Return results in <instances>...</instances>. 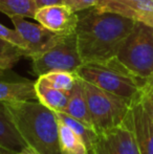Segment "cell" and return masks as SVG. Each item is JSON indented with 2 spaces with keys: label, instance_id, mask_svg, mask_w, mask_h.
I'll return each mask as SVG.
<instances>
[{
  "label": "cell",
  "instance_id": "obj_9",
  "mask_svg": "<svg viewBox=\"0 0 153 154\" xmlns=\"http://www.w3.org/2000/svg\"><path fill=\"white\" fill-rule=\"evenodd\" d=\"M128 121L141 154H153V119L141 101V93L132 101Z\"/></svg>",
  "mask_w": 153,
  "mask_h": 154
},
{
  "label": "cell",
  "instance_id": "obj_23",
  "mask_svg": "<svg viewBox=\"0 0 153 154\" xmlns=\"http://www.w3.org/2000/svg\"><path fill=\"white\" fill-rule=\"evenodd\" d=\"M98 1L99 0H76V1L72 4L70 8L76 13L82 12V11L94 8V6L96 5V3H98Z\"/></svg>",
  "mask_w": 153,
  "mask_h": 154
},
{
  "label": "cell",
  "instance_id": "obj_29",
  "mask_svg": "<svg viewBox=\"0 0 153 154\" xmlns=\"http://www.w3.org/2000/svg\"><path fill=\"white\" fill-rule=\"evenodd\" d=\"M90 154H94V153L93 152H90Z\"/></svg>",
  "mask_w": 153,
  "mask_h": 154
},
{
  "label": "cell",
  "instance_id": "obj_14",
  "mask_svg": "<svg viewBox=\"0 0 153 154\" xmlns=\"http://www.w3.org/2000/svg\"><path fill=\"white\" fill-rule=\"evenodd\" d=\"M0 146L14 152L26 147L8 114L4 102H0Z\"/></svg>",
  "mask_w": 153,
  "mask_h": 154
},
{
  "label": "cell",
  "instance_id": "obj_20",
  "mask_svg": "<svg viewBox=\"0 0 153 154\" xmlns=\"http://www.w3.org/2000/svg\"><path fill=\"white\" fill-rule=\"evenodd\" d=\"M40 78L44 80L47 84L57 88V89L70 92L76 84L78 75H76V72L58 70L45 73L43 75H40Z\"/></svg>",
  "mask_w": 153,
  "mask_h": 154
},
{
  "label": "cell",
  "instance_id": "obj_7",
  "mask_svg": "<svg viewBox=\"0 0 153 154\" xmlns=\"http://www.w3.org/2000/svg\"><path fill=\"white\" fill-rule=\"evenodd\" d=\"M10 18L15 29L19 32L25 43V57L31 59H34L50 49L67 34L53 32L40 23L29 22L23 16H12Z\"/></svg>",
  "mask_w": 153,
  "mask_h": 154
},
{
  "label": "cell",
  "instance_id": "obj_13",
  "mask_svg": "<svg viewBox=\"0 0 153 154\" xmlns=\"http://www.w3.org/2000/svg\"><path fill=\"white\" fill-rule=\"evenodd\" d=\"M62 112L72 116L74 119L89 126V127L93 128L91 116H90L89 109H88L83 80L80 79L79 77H78L74 88L70 91L67 105Z\"/></svg>",
  "mask_w": 153,
  "mask_h": 154
},
{
  "label": "cell",
  "instance_id": "obj_27",
  "mask_svg": "<svg viewBox=\"0 0 153 154\" xmlns=\"http://www.w3.org/2000/svg\"><path fill=\"white\" fill-rule=\"evenodd\" d=\"M16 152L14 151H11V150H8V149L3 148V147L0 146V154H15Z\"/></svg>",
  "mask_w": 153,
  "mask_h": 154
},
{
  "label": "cell",
  "instance_id": "obj_10",
  "mask_svg": "<svg viewBox=\"0 0 153 154\" xmlns=\"http://www.w3.org/2000/svg\"><path fill=\"white\" fill-rule=\"evenodd\" d=\"M99 12L115 13L153 26V0H99Z\"/></svg>",
  "mask_w": 153,
  "mask_h": 154
},
{
  "label": "cell",
  "instance_id": "obj_22",
  "mask_svg": "<svg viewBox=\"0 0 153 154\" xmlns=\"http://www.w3.org/2000/svg\"><path fill=\"white\" fill-rule=\"evenodd\" d=\"M141 101L153 119V92L141 88Z\"/></svg>",
  "mask_w": 153,
  "mask_h": 154
},
{
  "label": "cell",
  "instance_id": "obj_18",
  "mask_svg": "<svg viewBox=\"0 0 153 154\" xmlns=\"http://www.w3.org/2000/svg\"><path fill=\"white\" fill-rule=\"evenodd\" d=\"M38 8L35 0H0V12L12 16L34 18Z\"/></svg>",
  "mask_w": 153,
  "mask_h": 154
},
{
  "label": "cell",
  "instance_id": "obj_12",
  "mask_svg": "<svg viewBox=\"0 0 153 154\" xmlns=\"http://www.w3.org/2000/svg\"><path fill=\"white\" fill-rule=\"evenodd\" d=\"M37 100L35 82L26 79H11L0 75V102Z\"/></svg>",
  "mask_w": 153,
  "mask_h": 154
},
{
  "label": "cell",
  "instance_id": "obj_3",
  "mask_svg": "<svg viewBox=\"0 0 153 154\" xmlns=\"http://www.w3.org/2000/svg\"><path fill=\"white\" fill-rule=\"evenodd\" d=\"M80 79L118 97L134 100L141 93L145 80L130 73L115 59L108 63H85L76 71Z\"/></svg>",
  "mask_w": 153,
  "mask_h": 154
},
{
  "label": "cell",
  "instance_id": "obj_11",
  "mask_svg": "<svg viewBox=\"0 0 153 154\" xmlns=\"http://www.w3.org/2000/svg\"><path fill=\"white\" fill-rule=\"evenodd\" d=\"M38 23L56 32L76 31L78 13L67 4H55L38 8L34 17Z\"/></svg>",
  "mask_w": 153,
  "mask_h": 154
},
{
  "label": "cell",
  "instance_id": "obj_2",
  "mask_svg": "<svg viewBox=\"0 0 153 154\" xmlns=\"http://www.w3.org/2000/svg\"><path fill=\"white\" fill-rule=\"evenodd\" d=\"M4 104L26 146L38 154H62L59 120L54 110L38 100L4 102Z\"/></svg>",
  "mask_w": 153,
  "mask_h": 154
},
{
  "label": "cell",
  "instance_id": "obj_24",
  "mask_svg": "<svg viewBox=\"0 0 153 154\" xmlns=\"http://www.w3.org/2000/svg\"><path fill=\"white\" fill-rule=\"evenodd\" d=\"M35 3L38 8H44L48 5H55V4H64V0H35Z\"/></svg>",
  "mask_w": 153,
  "mask_h": 154
},
{
  "label": "cell",
  "instance_id": "obj_21",
  "mask_svg": "<svg viewBox=\"0 0 153 154\" xmlns=\"http://www.w3.org/2000/svg\"><path fill=\"white\" fill-rule=\"evenodd\" d=\"M0 39L8 42L12 43V44L18 46L19 48H21L24 51V57H25V43L23 41V39L21 38V36L19 35V32L16 29H8V27L4 26L3 24L0 23Z\"/></svg>",
  "mask_w": 153,
  "mask_h": 154
},
{
  "label": "cell",
  "instance_id": "obj_19",
  "mask_svg": "<svg viewBox=\"0 0 153 154\" xmlns=\"http://www.w3.org/2000/svg\"><path fill=\"white\" fill-rule=\"evenodd\" d=\"M21 57H24V51L12 43L0 39V75L13 68Z\"/></svg>",
  "mask_w": 153,
  "mask_h": 154
},
{
  "label": "cell",
  "instance_id": "obj_4",
  "mask_svg": "<svg viewBox=\"0 0 153 154\" xmlns=\"http://www.w3.org/2000/svg\"><path fill=\"white\" fill-rule=\"evenodd\" d=\"M116 60L130 73L145 80L153 71V26L135 21L116 56Z\"/></svg>",
  "mask_w": 153,
  "mask_h": 154
},
{
  "label": "cell",
  "instance_id": "obj_8",
  "mask_svg": "<svg viewBox=\"0 0 153 154\" xmlns=\"http://www.w3.org/2000/svg\"><path fill=\"white\" fill-rule=\"evenodd\" d=\"M91 152L94 154H141L128 118L126 116L124 122L118 126L99 133Z\"/></svg>",
  "mask_w": 153,
  "mask_h": 154
},
{
  "label": "cell",
  "instance_id": "obj_15",
  "mask_svg": "<svg viewBox=\"0 0 153 154\" xmlns=\"http://www.w3.org/2000/svg\"><path fill=\"white\" fill-rule=\"evenodd\" d=\"M35 89L38 101L55 112H62L67 105L70 92L53 87L40 77L35 82Z\"/></svg>",
  "mask_w": 153,
  "mask_h": 154
},
{
  "label": "cell",
  "instance_id": "obj_1",
  "mask_svg": "<svg viewBox=\"0 0 153 154\" xmlns=\"http://www.w3.org/2000/svg\"><path fill=\"white\" fill-rule=\"evenodd\" d=\"M135 21L94 8L78 12L76 35L82 61L105 64L115 59Z\"/></svg>",
  "mask_w": 153,
  "mask_h": 154
},
{
  "label": "cell",
  "instance_id": "obj_25",
  "mask_svg": "<svg viewBox=\"0 0 153 154\" xmlns=\"http://www.w3.org/2000/svg\"><path fill=\"white\" fill-rule=\"evenodd\" d=\"M142 88L153 92V71L151 72V75H150L149 77H147L145 79V82H144V85Z\"/></svg>",
  "mask_w": 153,
  "mask_h": 154
},
{
  "label": "cell",
  "instance_id": "obj_6",
  "mask_svg": "<svg viewBox=\"0 0 153 154\" xmlns=\"http://www.w3.org/2000/svg\"><path fill=\"white\" fill-rule=\"evenodd\" d=\"M32 60L33 70L38 77L58 70L76 72L84 64L78 48L76 31L67 32L55 46Z\"/></svg>",
  "mask_w": 153,
  "mask_h": 154
},
{
  "label": "cell",
  "instance_id": "obj_26",
  "mask_svg": "<svg viewBox=\"0 0 153 154\" xmlns=\"http://www.w3.org/2000/svg\"><path fill=\"white\" fill-rule=\"evenodd\" d=\"M15 154H38L37 152H36L34 149H32L31 147L26 146L24 147L23 149H21L20 151H18V152H16Z\"/></svg>",
  "mask_w": 153,
  "mask_h": 154
},
{
  "label": "cell",
  "instance_id": "obj_16",
  "mask_svg": "<svg viewBox=\"0 0 153 154\" xmlns=\"http://www.w3.org/2000/svg\"><path fill=\"white\" fill-rule=\"evenodd\" d=\"M59 120V119H58ZM59 138L62 154H90L81 137L67 125L59 120Z\"/></svg>",
  "mask_w": 153,
  "mask_h": 154
},
{
  "label": "cell",
  "instance_id": "obj_5",
  "mask_svg": "<svg viewBox=\"0 0 153 154\" xmlns=\"http://www.w3.org/2000/svg\"><path fill=\"white\" fill-rule=\"evenodd\" d=\"M86 100L96 133L118 126L126 119L132 101L101 89L84 81Z\"/></svg>",
  "mask_w": 153,
  "mask_h": 154
},
{
  "label": "cell",
  "instance_id": "obj_28",
  "mask_svg": "<svg viewBox=\"0 0 153 154\" xmlns=\"http://www.w3.org/2000/svg\"><path fill=\"white\" fill-rule=\"evenodd\" d=\"M75 1H76V0H64L65 4H67V5H69V6H72V4L74 3Z\"/></svg>",
  "mask_w": 153,
  "mask_h": 154
},
{
  "label": "cell",
  "instance_id": "obj_17",
  "mask_svg": "<svg viewBox=\"0 0 153 154\" xmlns=\"http://www.w3.org/2000/svg\"><path fill=\"white\" fill-rule=\"evenodd\" d=\"M57 116L61 122H63L65 125H67L70 129H72L83 140L87 148L91 152L92 148L94 146V143L98 137V133L93 128L89 127V126L85 125L80 121L74 119L72 116H68V114L64 113V112H56Z\"/></svg>",
  "mask_w": 153,
  "mask_h": 154
}]
</instances>
